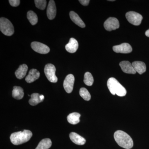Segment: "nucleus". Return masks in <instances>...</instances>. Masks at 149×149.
I'll use <instances>...</instances> for the list:
<instances>
[{
	"label": "nucleus",
	"instance_id": "obj_14",
	"mask_svg": "<svg viewBox=\"0 0 149 149\" xmlns=\"http://www.w3.org/2000/svg\"><path fill=\"white\" fill-rule=\"evenodd\" d=\"M69 137L71 141L76 145L81 146L84 145L86 143V140L84 138L74 132L70 133Z\"/></svg>",
	"mask_w": 149,
	"mask_h": 149
},
{
	"label": "nucleus",
	"instance_id": "obj_13",
	"mask_svg": "<svg viewBox=\"0 0 149 149\" xmlns=\"http://www.w3.org/2000/svg\"><path fill=\"white\" fill-rule=\"evenodd\" d=\"M65 49L68 52L74 53L77 51L78 48V43L77 40L73 38H71L69 43L65 47Z\"/></svg>",
	"mask_w": 149,
	"mask_h": 149
},
{
	"label": "nucleus",
	"instance_id": "obj_19",
	"mask_svg": "<svg viewBox=\"0 0 149 149\" xmlns=\"http://www.w3.org/2000/svg\"><path fill=\"white\" fill-rule=\"evenodd\" d=\"M28 68L27 65L24 64L19 65L18 69L15 72V75L17 78L19 79L24 78L27 73Z\"/></svg>",
	"mask_w": 149,
	"mask_h": 149
},
{
	"label": "nucleus",
	"instance_id": "obj_17",
	"mask_svg": "<svg viewBox=\"0 0 149 149\" xmlns=\"http://www.w3.org/2000/svg\"><path fill=\"white\" fill-rule=\"evenodd\" d=\"M133 68L139 74H142L146 70V64L142 61H136L133 62L132 63Z\"/></svg>",
	"mask_w": 149,
	"mask_h": 149
},
{
	"label": "nucleus",
	"instance_id": "obj_21",
	"mask_svg": "<svg viewBox=\"0 0 149 149\" xmlns=\"http://www.w3.org/2000/svg\"><path fill=\"white\" fill-rule=\"evenodd\" d=\"M80 114L77 112H73L68 115L67 116L68 122L72 125H75L80 122Z\"/></svg>",
	"mask_w": 149,
	"mask_h": 149
},
{
	"label": "nucleus",
	"instance_id": "obj_25",
	"mask_svg": "<svg viewBox=\"0 0 149 149\" xmlns=\"http://www.w3.org/2000/svg\"><path fill=\"white\" fill-rule=\"evenodd\" d=\"M80 96L85 101H89L91 99V95L86 88H80L79 92Z\"/></svg>",
	"mask_w": 149,
	"mask_h": 149
},
{
	"label": "nucleus",
	"instance_id": "obj_7",
	"mask_svg": "<svg viewBox=\"0 0 149 149\" xmlns=\"http://www.w3.org/2000/svg\"><path fill=\"white\" fill-rule=\"evenodd\" d=\"M104 27L107 31H111L118 29L119 27V22L117 19L110 17L106 20L104 23Z\"/></svg>",
	"mask_w": 149,
	"mask_h": 149
},
{
	"label": "nucleus",
	"instance_id": "obj_6",
	"mask_svg": "<svg viewBox=\"0 0 149 149\" xmlns=\"http://www.w3.org/2000/svg\"><path fill=\"white\" fill-rule=\"evenodd\" d=\"M125 17L128 21L133 25L138 26L141 24L143 16L136 12L130 11L127 13Z\"/></svg>",
	"mask_w": 149,
	"mask_h": 149
},
{
	"label": "nucleus",
	"instance_id": "obj_3",
	"mask_svg": "<svg viewBox=\"0 0 149 149\" xmlns=\"http://www.w3.org/2000/svg\"><path fill=\"white\" fill-rule=\"evenodd\" d=\"M108 88L113 95H117L119 97H124L126 95L127 91L118 81L114 77H111L108 80Z\"/></svg>",
	"mask_w": 149,
	"mask_h": 149
},
{
	"label": "nucleus",
	"instance_id": "obj_18",
	"mask_svg": "<svg viewBox=\"0 0 149 149\" xmlns=\"http://www.w3.org/2000/svg\"><path fill=\"white\" fill-rule=\"evenodd\" d=\"M69 14L71 20L75 24L82 28L85 27V23L77 13H75L74 11H70Z\"/></svg>",
	"mask_w": 149,
	"mask_h": 149
},
{
	"label": "nucleus",
	"instance_id": "obj_22",
	"mask_svg": "<svg viewBox=\"0 0 149 149\" xmlns=\"http://www.w3.org/2000/svg\"><path fill=\"white\" fill-rule=\"evenodd\" d=\"M52 142L50 139H45L42 140L35 149H49L52 146Z\"/></svg>",
	"mask_w": 149,
	"mask_h": 149
},
{
	"label": "nucleus",
	"instance_id": "obj_26",
	"mask_svg": "<svg viewBox=\"0 0 149 149\" xmlns=\"http://www.w3.org/2000/svg\"><path fill=\"white\" fill-rule=\"evenodd\" d=\"M35 3L36 7L39 9L43 10L45 9L46 6H47V1H45V0H35Z\"/></svg>",
	"mask_w": 149,
	"mask_h": 149
},
{
	"label": "nucleus",
	"instance_id": "obj_4",
	"mask_svg": "<svg viewBox=\"0 0 149 149\" xmlns=\"http://www.w3.org/2000/svg\"><path fill=\"white\" fill-rule=\"evenodd\" d=\"M0 30L6 36H12L14 33L13 25L9 20L5 17L0 19Z\"/></svg>",
	"mask_w": 149,
	"mask_h": 149
},
{
	"label": "nucleus",
	"instance_id": "obj_5",
	"mask_svg": "<svg viewBox=\"0 0 149 149\" xmlns=\"http://www.w3.org/2000/svg\"><path fill=\"white\" fill-rule=\"evenodd\" d=\"M56 68L54 65L49 63L45 66L44 71L46 76L48 80L53 83H56L57 82L58 78L56 76Z\"/></svg>",
	"mask_w": 149,
	"mask_h": 149
},
{
	"label": "nucleus",
	"instance_id": "obj_9",
	"mask_svg": "<svg viewBox=\"0 0 149 149\" xmlns=\"http://www.w3.org/2000/svg\"><path fill=\"white\" fill-rule=\"evenodd\" d=\"M74 82V75L69 74L66 76L63 82V87L68 93H70L73 90Z\"/></svg>",
	"mask_w": 149,
	"mask_h": 149
},
{
	"label": "nucleus",
	"instance_id": "obj_27",
	"mask_svg": "<svg viewBox=\"0 0 149 149\" xmlns=\"http://www.w3.org/2000/svg\"><path fill=\"white\" fill-rule=\"evenodd\" d=\"M9 2L12 6L17 7L20 4V1L19 0H9Z\"/></svg>",
	"mask_w": 149,
	"mask_h": 149
},
{
	"label": "nucleus",
	"instance_id": "obj_11",
	"mask_svg": "<svg viewBox=\"0 0 149 149\" xmlns=\"http://www.w3.org/2000/svg\"><path fill=\"white\" fill-rule=\"evenodd\" d=\"M56 14V8L55 3L53 0H50L47 8V16L50 20L55 18Z\"/></svg>",
	"mask_w": 149,
	"mask_h": 149
},
{
	"label": "nucleus",
	"instance_id": "obj_24",
	"mask_svg": "<svg viewBox=\"0 0 149 149\" xmlns=\"http://www.w3.org/2000/svg\"><path fill=\"white\" fill-rule=\"evenodd\" d=\"M84 82L88 86H92L94 83V78L91 72H85L84 75Z\"/></svg>",
	"mask_w": 149,
	"mask_h": 149
},
{
	"label": "nucleus",
	"instance_id": "obj_20",
	"mask_svg": "<svg viewBox=\"0 0 149 149\" xmlns=\"http://www.w3.org/2000/svg\"><path fill=\"white\" fill-rule=\"evenodd\" d=\"M24 95L23 89L19 86H14L12 91L13 97L16 100H21Z\"/></svg>",
	"mask_w": 149,
	"mask_h": 149
},
{
	"label": "nucleus",
	"instance_id": "obj_15",
	"mask_svg": "<svg viewBox=\"0 0 149 149\" xmlns=\"http://www.w3.org/2000/svg\"><path fill=\"white\" fill-rule=\"evenodd\" d=\"M40 76V73L37 69H32L29 71V74L25 78L27 83H32L37 80Z\"/></svg>",
	"mask_w": 149,
	"mask_h": 149
},
{
	"label": "nucleus",
	"instance_id": "obj_12",
	"mask_svg": "<svg viewBox=\"0 0 149 149\" xmlns=\"http://www.w3.org/2000/svg\"><path fill=\"white\" fill-rule=\"evenodd\" d=\"M122 71L128 74H136V71L133 68L132 64L128 61H123L119 63Z\"/></svg>",
	"mask_w": 149,
	"mask_h": 149
},
{
	"label": "nucleus",
	"instance_id": "obj_29",
	"mask_svg": "<svg viewBox=\"0 0 149 149\" xmlns=\"http://www.w3.org/2000/svg\"><path fill=\"white\" fill-rule=\"evenodd\" d=\"M145 34H146V35L147 37H149V29H148V30H147V31H146Z\"/></svg>",
	"mask_w": 149,
	"mask_h": 149
},
{
	"label": "nucleus",
	"instance_id": "obj_16",
	"mask_svg": "<svg viewBox=\"0 0 149 149\" xmlns=\"http://www.w3.org/2000/svg\"><path fill=\"white\" fill-rule=\"evenodd\" d=\"M45 99L43 95H40L38 93H33L31 95V98L29 101V104L32 106L37 105V104L42 102Z\"/></svg>",
	"mask_w": 149,
	"mask_h": 149
},
{
	"label": "nucleus",
	"instance_id": "obj_28",
	"mask_svg": "<svg viewBox=\"0 0 149 149\" xmlns=\"http://www.w3.org/2000/svg\"><path fill=\"white\" fill-rule=\"evenodd\" d=\"M79 1L83 6H87L89 4L90 1L89 0H79Z\"/></svg>",
	"mask_w": 149,
	"mask_h": 149
},
{
	"label": "nucleus",
	"instance_id": "obj_1",
	"mask_svg": "<svg viewBox=\"0 0 149 149\" xmlns=\"http://www.w3.org/2000/svg\"><path fill=\"white\" fill-rule=\"evenodd\" d=\"M114 138L118 146L123 148L130 149L133 148V142L132 138L124 131H116L114 133Z\"/></svg>",
	"mask_w": 149,
	"mask_h": 149
},
{
	"label": "nucleus",
	"instance_id": "obj_10",
	"mask_svg": "<svg viewBox=\"0 0 149 149\" xmlns=\"http://www.w3.org/2000/svg\"><path fill=\"white\" fill-rule=\"evenodd\" d=\"M113 49L115 52L122 54H128L131 52L132 48L128 43H123L118 45L113 46Z\"/></svg>",
	"mask_w": 149,
	"mask_h": 149
},
{
	"label": "nucleus",
	"instance_id": "obj_8",
	"mask_svg": "<svg viewBox=\"0 0 149 149\" xmlns=\"http://www.w3.org/2000/svg\"><path fill=\"white\" fill-rule=\"evenodd\" d=\"M31 47L36 52L41 54H47L50 52V49L47 46L37 42H32L31 44Z\"/></svg>",
	"mask_w": 149,
	"mask_h": 149
},
{
	"label": "nucleus",
	"instance_id": "obj_2",
	"mask_svg": "<svg viewBox=\"0 0 149 149\" xmlns=\"http://www.w3.org/2000/svg\"><path fill=\"white\" fill-rule=\"evenodd\" d=\"M32 136L30 130H24L23 131L15 132L10 136L11 142L14 145H19L26 143L29 141Z\"/></svg>",
	"mask_w": 149,
	"mask_h": 149
},
{
	"label": "nucleus",
	"instance_id": "obj_23",
	"mask_svg": "<svg viewBox=\"0 0 149 149\" xmlns=\"http://www.w3.org/2000/svg\"><path fill=\"white\" fill-rule=\"evenodd\" d=\"M27 18L32 25H35L38 22V17L37 14L32 10L29 11L27 12Z\"/></svg>",
	"mask_w": 149,
	"mask_h": 149
}]
</instances>
